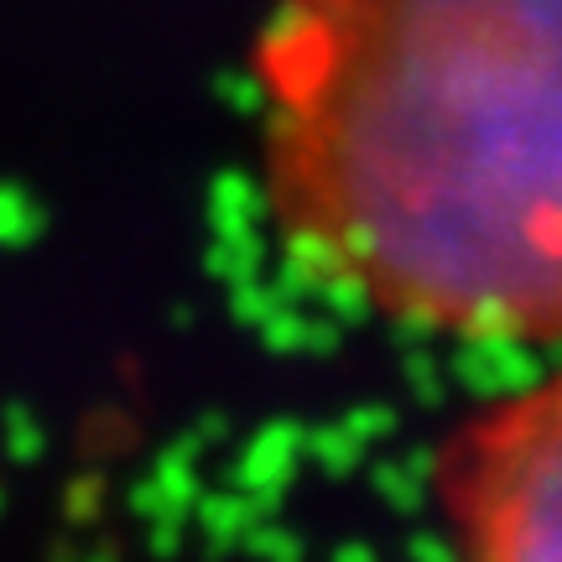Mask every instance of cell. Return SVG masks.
Instances as JSON below:
<instances>
[{
  "instance_id": "cell-1",
  "label": "cell",
  "mask_w": 562,
  "mask_h": 562,
  "mask_svg": "<svg viewBox=\"0 0 562 562\" xmlns=\"http://www.w3.org/2000/svg\"><path fill=\"white\" fill-rule=\"evenodd\" d=\"M256 100L307 281L448 339H562V0H277Z\"/></svg>"
},
{
  "instance_id": "cell-2",
  "label": "cell",
  "mask_w": 562,
  "mask_h": 562,
  "mask_svg": "<svg viewBox=\"0 0 562 562\" xmlns=\"http://www.w3.org/2000/svg\"><path fill=\"white\" fill-rule=\"evenodd\" d=\"M438 501L459 562H562V370L448 432Z\"/></svg>"
}]
</instances>
